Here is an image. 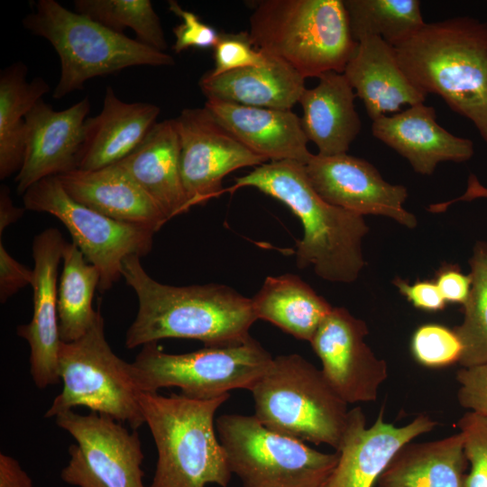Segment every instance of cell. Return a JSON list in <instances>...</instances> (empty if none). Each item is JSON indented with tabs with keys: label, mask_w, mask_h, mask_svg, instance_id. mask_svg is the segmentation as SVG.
Wrapping results in <instances>:
<instances>
[{
	"label": "cell",
	"mask_w": 487,
	"mask_h": 487,
	"mask_svg": "<svg viewBox=\"0 0 487 487\" xmlns=\"http://www.w3.org/2000/svg\"><path fill=\"white\" fill-rule=\"evenodd\" d=\"M123 277L139 304L125 335L129 349L165 338L195 339L205 346H218L251 337L250 328L257 320L252 299L230 287L161 283L145 271L138 255L124 259Z\"/></svg>",
	"instance_id": "cell-1"
},
{
	"label": "cell",
	"mask_w": 487,
	"mask_h": 487,
	"mask_svg": "<svg viewBox=\"0 0 487 487\" xmlns=\"http://www.w3.org/2000/svg\"><path fill=\"white\" fill-rule=\"evenodd\" d=\"M253 187L286 205L304 230L297 244L299 268L312 266L316 274L332 282L354 281L364 260L362 241L368 233L363 216L326 202L311 185L305 165L290 161L257 166L234 179L226 191Z\"/></svg>",
	"instance_id": "cell-2"
},
{
	"label": "cell",
	"mask_w": 487,
	"mask_h": 487,
	"mask_svg": "<svg viewBox=\"0 0 487 487\" xmlns=\"http://www.w3.org/2000/svg\"><path fill=\"white\" fill-rule=\"evenodd\" d=\"M394 49L411 83L470 120L487 144V23L469 16L426 23Z\"/></svg>",
	"instance_id": "cell-3"
},
{
	"label": "cell",
	"mask_w": 487,
	"mask_h": 487,
	"mask_svg": "<svg viewBox=\"0 0 487 487\" xmlns=\"http://www.w3.org/2000/svg\"><path fill=\"white\" fill-rule=\"evenodd\" d=\"M229 393L212 400L141 392L139 402L158 458L148 487H227L232 472L214 418Z\"/></svg>",
	"instance_id": "cell-4"
},
{
	"label": "cell",
	"mask_w": 487,
	"mask_h": 487,
	"mask_svg": "<svg viewBox=\"0 0 487 487\" xmlns=\"http://www.w3.org/2000/svg\"><path fill=\"white\" fill-rule=\"evenodd\" d=\"M249 21L254 47L304 78L343 73L358 44L344 0H262Z\"/></svg>",
	"instance_id": "cell-5"
},
{
	"label": "cell",
	"mask_w": 487,
	"mask_h": 487,
	"mask_svg": "<svg viewBox=\"0 0 487 487\" xmlns=\"http://www.w3.org/2000/svg\"><path fill=\"white\" fill-rule=\"evenodd\" d=\"M23 25L50 41L58 53L60 76L52 93L55 99L82 89L96 77L134 66L175 63L171 55L114 32L56 0L33 2V10L23 19Z\"/></svg>",
	"instance_id": "cell-6"
},
{
	"label": "cell",
	"mask_w": 487,
	"mask_h": 487,
	"mask_svg": "<svg viewBox=\"0 0 487 487\" xmlns=\"http://www.w3.org/2000/svg\"><path fill=\"white\" fill-rule=\"evenodd\" d=\"M254 417L268 429L338 449L348 409L320 369L298 354L274 357L250 390Z\"/></svg>",
	"instance_id": "cell-7"
},
{
	"label": "cell",
	"mask_w": 487,
	"mask_h": 487,
	"mask_svg": "<svg viewBox=\"0 0 487 487\" xmlns=\"http://www.w3.org/2000/svg\"><path fill=\"white\" fill-rule=\"evenodd\" d=\"M273 357L252 336L241 343L167 354L157 343L142 345L131 374L140 392L178 387L196 400H212L237 389L251 390Z\"/></svg>",
	"instance_id": "cell-8"
},
{
	"label": "cell",
	"mask_w": 487,
	"mask_h": 487,
	"mask_svg": "<svg viewBox=\"0 0 487 487\" xmlns=\"http://www.w3.org/2000/svg\"><path fill=\"white\" fill-rule=\"evenodd\" d=\"M58 365L63 388L46 411V418L83 406L126 422L134 430L145 423L131 363L119 358L109 346L100 309L85 335L60 343Z\"/></svg>",
	"instance_id": "cell-9"
},
{
	"label": "cell",
	"mask_w": 487,
	"mask_h": 487,
	"mask_svg": "<svg viewBox=\"0 0 487 487\" xmlns=\"http://www.w3.org/2000/svg\"><path fill=\"white\" fill-rule=\"evenodd\" d=\"M232 473L244 487H323L338 454L265 427L254 415L225 414L216 420Z\"/></svg>",
	"instance_id": "cell-10"
},
{
	"label": "cell",
	"mask_w": 487,
	"mask_h": 487,
	"mask_svg": "<svg viewBox=\"0 0 487 487\" xmlns=\"http://www.w3.org/2000/svg\"><path fill=\"white\" fill-rule=\"evenodd\" d=\"M23 198L25 209L52 215L67 227L72 242L98 270L100 291L111 289L123 277L126 257H142L152 247L156 232L110 218L79 204L68 195L56 176L33 184Z\"/></svg>",
	"instance_id": "cell-11"
},
{
	"label": "cell",
	"mask_w": 487,
	"mask_h": 487,
	"mask_svg": "<svg viewBox=\"0 0 487 487\" xmlns=\"http://www.w3.org/2000/svg\"><path fill=\"white\" fill-rule=\"evenodd\" d=\"M57 425L75 439L60 478L74 487H145L143 453L136 430L99 413L59 414Z\"/></svg>",
	"instance_id": "cell-12"
},
{
	"label": "cell",
	"mask_w": 487,
	"mask_h": 487,
	"mask_svg": "<svg viewBox=\"0 0 487 487\" xmlns=\"http://www.w3.org/2000/svg\"><path fill=\"white\" fill-rule=\"evenodd\" d=\"M180 142V175L189 208L218 197L224 178L268 161L242 144L203 106L175 118Z\"/></svg>",
	"instance_id": "cell-13"
},
{
	"label": "cell",
	"mask_w": 487,
	"mask_h": 487,
	"mask_svg": "<svg viewBox=\"0 0 487 487\" xmlns=\"http://www.w3.org/2000/svg\"><path fill=\"white\" fill-rule=\"evenodd\" d=\"M368 332L363 320L333 308L309 342L326 380L347 404L375 401L388 377L387 363L364 342Z\"/></svg>",
	"instance_id": "cell-14"
},
{
	"label": "cell",
	"mask_w": 487,
	"mask_h": 487,
	"mask_svg": "<svg viewBox=\"0 0 487 487\" xmlns=\"http://www.w3.org/2000/svg\"><path fill=\"white\" fill-rule=\"evenodd\" d=\"M305 170L316 191L331 205L363 216L390 217L408 228L417 225L415 216L403 207L407 188L384 180L363 159L347 153L313 154Z\"/></svg>",
	"instance_id": "cell-15"
},
{
	"label": "cell",
	"mask_w": 487,
	"mask_h": 487,
	"mask_svg": "<svg viewBox=\"0 0 487 487\" xmlns=\"http://www.w3.org/2000/svg\"><path fill=\"white\" fill-rule=\"evenodd\" d=\"M437 422L419 414L407 425L397 427L384 420V408L366 427L361 407L349 410L338 449L337 463L323 487H374L398 450L414 438L429 433Z\"/></svg>",
	"instance_id": "cell-16"
},
{
	"label": "cell",
	"mask_w": 487,
	"mask_h": 487,
	"mask_svg": "<svg viewBox=\"0 0 487 487\" xmlns=\"http://www.w3.org/2000/svg\"><path fill=\"white\" fill-rule=\"evenodd\" d=\"M66 243L53 227L43 230L32 242V317L28 324L17 326L16 333L29 344L31 375L39 389L60 381L58 268Z\"/></svg>",
	"instance_id": "cell-17"
},
{
	"label": "cell",
	"mask_w": 487,
	"mask_h": 487,
	"mask_svg": "<svg viewBox=\"0 0 487 487\" xmlns=\"http://www.w3.org/2000/svg\"><path fill=\"white\" fill-rule=\"evenodd\" d=\"M90 107L87 96L60 111L41 98L28 112L23 161L14 179L17 194L43 179L77 170Z\"/></svg>",
	"instance_id": "cell-18"
},
{
	"label": "cell",
	"mask_w": 487,
	"mask_h": 487,
	"mask_svg": "<svg viewBox=\"0 0 487 487\" xmlns=\"http://www.w3.org/2000/svg\"><path fill=\"white\" fill-rule=\"evenodd\" d=\"M372 133L422 175H431L444 161L464 162L474 152L472 140L443 128L435 108L425 103L372 121Z\"/></svg>",
	"instance_id": "cell-19"
},
{
	"label": "cell",
	"mask_w": 487,
	"mask_h": 487,
	"mask_svg": "<svg viewBox=\"0 0 487 487\" xmlns=\"http://www.w3.org/2000/svg\"><path fill=\"white\" fill-rule=\"evenodd\" d=\"M204 107L234 138L271 161L306 165L312 157L300 118L291 110L254 107L207 99Z\"/></svg>",
	"instance_id": "cell-20"
},
{
	"label": "cell",
	"mask_w": 487,
	"mask_h": 487,
	"mask_svg": "<svg viewBox=\"0 0 487 487\" xmlns=\"http://www.w3.org/2000/svg\"><path fill=\"white\" fill-rule=\"evenodd\" d=\"M75 201L110 218L157 232L169 221L158 205L117 162L56 176Z\"/></svg>",
	"instance_id": "cell-21"
},
{
	"label": "cell",
	"mask_w": 487,
	"mask_h": 487,
	"mask_svg": "<svg viewBox=\"0 0 487 487\" xmlns=\"http://www.w3.org/2000/svg\"><path fill=\"white\" fill-rule=\"evenodd\" d=\"M343 73L372 121L396 114L402 106L425 103L427 96L406 76L394 47L376 36L358 41Z\"/></svg>",
	"instance_id": "cell-22"
},
{
	"label": "cell",
	"mask_w": 487,
	"mask_h": 487,
	"mask_svg": "<svg viewBox=\"0 0 487 487\" xmlns=\"http://www.w3.org/2000/svg\"><path fill=\"white\" fill-rule=\"evenodd\" d=\"M159 115L156 105L124 102L107 87L102 110L86 120L77 170H97L124 159L144 140Z\"/></svg>",
	"instance_id": "cell-23"
},
{
	"label": "cell",
	"mask_w": 487,
	"mask_h": 487,
	"mask_svg": "<svg viewBox=\"0 0 487 487\" xmlns=\"http://www.w3.org/2000/svg\"><path fill=\"white\" fill-rule=\"evenodd\" d=\"M175 118L156 123L144 140L118 163L158 205L168 219L190 208L179 167Z\"/></svg>",
	"instance_id": "cell-24"
},
{
	"label": "cell",
	"mask_w": 487,
	"mask_h": 487,
	"mask_svg": "<svg viewBox=\"0 0 487 487\" xmlns=\"http://www.w3.org/2000/svg\"><path fill=\"white\" fill-rule=\"evenodd\" d=\"M317 78V85L306 88L299 101L303 131L317 146V154L346 153L362 129L355 92L344 73L330 71Z\"/></svg>",
	"instance_id": "cell-25"
},
{
	"label": "cell",
	"mask_w": 487,
	"mask_h": 487,
	"mask_svg": "<svg viewBox=\"0 0 487 487\" xmlns=\"http://www.w3.org/2000/svg\"><path fill=\"white\" fill-rule=\"evenodd\" d=\"M264 53L266 60L258 67L216 76L206 72L198 81L201 92L207 99L291 110L306 89L305 78L284 60Z\"/></svg>",
	"instance_id": "cell-26"
},
{
	"label": "cell",
	"mask_w": 487,
	"mask_h": 487,
	"mask_svg": "<svg viewBox=\"0 0 487 487\" xmlns=\"http://www.w3.org/2000/svg\"><path fill=\"white\" fill-rule=\"evenodd\" d=\"M468 461L460 432L402 446L375 487H466Z\"/></svg>",
	"instance_id": "cell-27"
},
{
	"label": "cell",
	"mask_w": 487,
	"mask_h": 487,
	"mask_svg": "<svg viewBox=\"0 0 487 487\" xmlns=\"http://www.w3.org/2000/svg\"><path fill=\"white\" fill-rule=\"evenodd\" d=\"M257 319L310 342L333 307L294 274L267 277L252 298Z\"/></svg>",
	"instance_id": "cell-28"
},
{
	"label": "cell",
	"mask_w": 487,
	"mask_h": 487,
	"mask_svg": "<svg viewBox=\"0 0 487 487\" xmlns=\"http://www.w3.org/2000/svg\"><path fill=\"white\" fill-rule=\"evenodd\" d=\"M50 91L41 77L27 80V67L17 61L0 73V179L20 170L25 151V117Z\"/></svg>",
	"instance_id": "cell-29"
},
{
	"label": "cell",
	"mask_w": 487,
	"mask_h": 487,
	"mask_svg": "<svg viewBox=\"0 0 487 487\" xmlns=\"http://www.w3.org/2000/svg\"><path fill=\"white\" fill-rule=\"evenodd\" d=\"M100 284V273L79 248L66 243L62 271L58 284L59 330L61 342L69 343L85 335L94 324L99 308L92 306Z\"/></svg>",
	"instance_id": "cell-30"
},
{
	"label": "cell",
	"mask_w": 487,
	"mask_h": 487,
	"mask_svg": "<svg viewBox=\"0 0 487 487\" xmlns=\"http://www.w3.org/2000/svg\"><path fill=\"white\" fill-rule=\"evenodd\" d=\"M358 42L376 36L396 46L425 25L418 0H344Z\"/></svg>",
	"instance_id": "cell-31"
},
{
	"label": "cell",
	"mask_w": 487,
	"mask_h": 487,
	"mask_svg": "<svg viewBox=\"0 0 487 487\" xmlns=\"http://www.w3.org/2000/svg\"><path fill=\"white\" fill-rule=\"evenodd\" d=\"M74 8L118 33L132 29L137 41L155 50L164 52L168 47L160 17L150 0H76Z\"/></svg>",
	"instance_id": "cell-32"
},
{
	"label": "cell",
	"mask_w": 487,
	"mask_h": 487,
	"mask_svg": "<svg viewBox=\"0 0 487 487\" xmlns=\"http://www.w3.org/2000/svg\"><path fill=\"white\" fill-rule=\"evenodd\" d=\"M472 289L463 322L454 330L463 345L461 367L487 363V243L477 242L469 260Z\"/></svg>",
	"instance_id": "cell-33"
},
{
	"label": "cell",
	"mask_w": 487,
	"mask_h": 487,
	"mask_svg": "<svg viewBox=\"0 0 487 487\" xmlns=\"http://www.w3.org/2000/svg\"><path fill=\"white\" fill-rule=\"evenodd\" d=\"M410 349L416 361L423 366L442 368L459 363L463 345L454 329L430 323L416 329Z\"/></svg>",
	"instance_id": "cell-34"
},
{
	"label": "cell",
	"mask_w": 487,
	"mask_h": 487,
	"mask_svg": "<svg viewBox=\"0 0 487 487\" xmlns=\"http://www.w3.org/2000/svg\"><path fill=\"white\" fill-rule=\"evenodd\" d=\"M457 427L468 461L466 487H487V417L467 411Z\"/></svg>",
	"instance_id": "cell-35"
},
{
	"label": "cell",
	"mask_w": 487,
	"mask_h": 487,
	"mask_svg": "<svg viewBox=\"0 0 487 487\" xmlns=\"http://www.w3.org/2000/svg\"><path fill=\"white\" fill-rule=\"evenodd\" d=\"M215 67L209 72L220 75L229 71L262 65L266 54L254 47L248 32L219 34L214 48Z\"/></svg>",
	"instance_id": "cell-36"
},
{
	"label": "cell",
	"mask_w": 487,
	"mask_h": 487,
	"mask_svg": "<svg viewBox=\"0 0 487 487\" xmlns=\"http://www.w3.org/2000/svg\"><path fill=\"white\" fill-rule=\"evenodd\" d=\"M169 10L182 20L173 29L172 49L176 54L189 48H215L220 34L215 28L203 23L193 12L184 10L176 1H169Z\"/></svg>",
	"instance_id": "cell-37"
},
{
	"label": "cell",
	"mask_w": 487,
	"mask_h": 487,
	"mask_svg": "<svg viewBox=\"0 0 487 487\" xmlns=\"http://www.w3.org/2000/svg\"><path fill=\"white\" fill-rule=\"evenodd\" d=\"M456 381L460 406L487 417V363L461 367L456 372Z\"/></svg>",
	"instance_id": "cell-38"
},
{
	"label": "cell",
	"mask_w": 487,
	"mask_h": 487,
	"mask_svg": "<svg viewBox=\"0 0 487 487\" xmlns=\"http://www.w3.org/2000/svg\"><path fill=\"white\" fill-rule=\"evenodd\" d=\"M33 271L18 262L0 242V300L5 303L21 289L31 285Z\"/></svg>",
	"instance_id": "cell-39"
},
{
	"label": "cell",
	"mask_w": 487,
	"mask_h": 487,
	"mask_svg": "<svg viewBox=\"0 0 487 487\" xmlns=\"http://www.w3.org/2000/svg\"><path fill=\"white\" fill-rule=\"evenodd\" d=\"M435 282L446 303L465 305L472 289L470 273L464 274L457 265L445 264L437 271Z\"/></svg>",
	"instance_id": "cell-40"
},
{
	"label": "cell",
	"mask_w": 487,
	"mask_h": 487,
	"mask_svg": "<svg viewBox=\"0 0 487 487\" xmlns=\"http://www.w3.org/2000/svg\"><path fill=\"white\" fill-rule=\"evenodd\" d=\"M393 284L415 308L426 311L444 309L446 301L435 280H417L408 283L400 278H395Z\"/></svg>",
	"instance_id": "cell-41"
},
{
	"label": "cell",
	"mask_w": 487,
	"mask_h": 487,
	"mask_svg": "<svg viewBox=\"0 0 487 487\" xmlns=\"http://www.w3.org/2000/svg\"><path fill=\"white\" fill-rule=\"evenodd\" d=\"M0 487H33L32 481L19 462L0 454Z\"/></svg>",
	"instance_id": "cell-42"
},
{
	"label": "cell",
	"mask_w": 487,
	"mask_h": 487,
	"mask_svg": "<svg viewBox=\"0 0 487 487\" xmlns=\"http://www.w3.org/2000/svg\"><path fill=\"white\" fill-rule=\"evenodd\" d=\"M478 198H487V187L482 185L475 175L471 174L468 177L466 189L461 197L448 201L432 204L428 207V210L433 213L444 212L455 202L472 201Z\"/></svg>",
	"instance_id": "cell-43"
},
{
	"label": "cell",
	"mask_w": 487,
	"mask_h": 487,
	"mask_svg": "<svg viewBox=\"0 0 487 487\" xmlns=\"http://www.w3.org/2000/svg\"><path fill=\"white\" fill-rule=\"evenodd\" d=\"M23 208L14 205L9 189L2 185L0 188V235L11 224L16 222L23 214Z\"/></svg>",
	"instance_id": "cell-44"
}]
</instances>
